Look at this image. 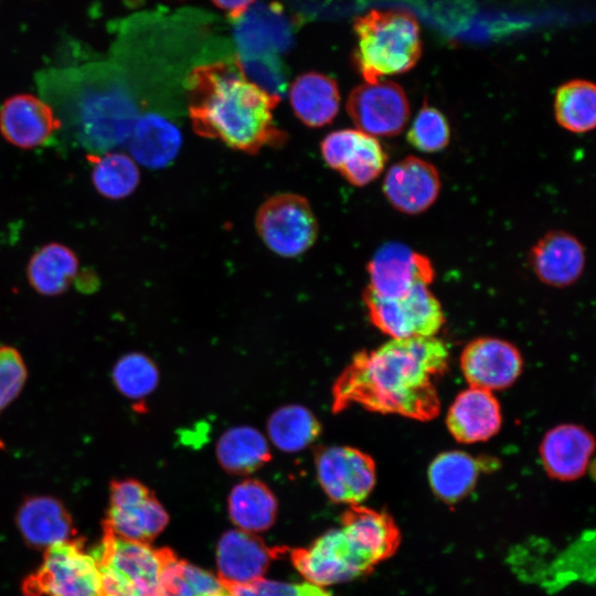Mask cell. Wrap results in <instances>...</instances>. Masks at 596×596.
Returning <instances> with one entry per match:
<instances>
[{"label": "cell", "mask_w": 596, "mask_h": 596, "mask_svg": "<svg viewBox=\"0 0 596 596\" xmlns=\"http://www.w3.org/2000/svg\"><path fill=\"white\" fill-rule=\"evenodd\" d=\"M255 224L265 245L283 257L305 253L318 235V223L309 202L294 193L276 194L265 201Z\"/></svg>", "instance_id": "cell-9"}, {"label": "cell", "mask_w": 596, "mask_h": 596, "mask_svg": "<svg viewBox=\"0 0 596 596\" xmlns=\"http://www.w3.org/2000/svg\"><path fill=\"white\" fill-rule=\"evenodd\" d=\"M490 462L461 450L437 455L428 467V481L435 496L453 504L466 498L475 488L482 467Z\"/></svg>", "instance_id": "cell-25"}, {"label": "cell", "mask_w": 596, "mask_h": 596, "mask_svg": "<svg viewBox=\"0 0 596 596\" xmlns=\"http://www.w3.org/2000/svg\"><path fill=\"white\" fill-rule=\"evenodd\" d=\"M169 515L155 493L136 479L110 482L104 532L149 544L167 526Z\"/></svg>", "instance_id": "cell-8"}, {"label": "cell", "mask_w": 596, "mask_h": 596, "mask_svg": "<svg viewBox=\"0 0 596 596\" xmlns=\"http://www.w3.org/2000/svg\"><path fill=\"white\" fill-rule=\"evenodd\" d=\"M317 478L334 502L360 504L376 482L373 458L350 446L320 447L315 457Z\"/></svg>", "instance_id": "cell-10"}, {"label": "cell", "mask_w": 596, "mask_h": 596, "mask_svg": "<svg viewBox=\"0 0 596 596\" xmlns=\"http://www.w3.org/2000/svg\"><path fill=\"white\" fill-rule=\"evenodd\" d=\"M409 143L424 152L446 148L450 140V127L445 115L432 106H424L407 132Z\"/></svg>", "instance_id": "cell-34"}, {"label": "cell", "mask_w": 596, "mask_h": 596, "mask_svg": "<svg viewBox=\"0 0 596 596\" xmlns=\"http://www.w3.org/2000/svg\"><path fill=\"white\" fill-rule=\"evenodd\" d=\"M371 322L391 339L436 337L445 317L429 286L421 285L396 298L363 295Z\"/></svg>", "instance_id": "cell-7"}, {"label": "cell", "mask_w": 596, "mask_h": 596, "mask_svg": "<svg viewBox=\"0 0 596 596\" xmlns=\"http://www.w3.org/2000/svg\"><path fill=\"white\" fill-rule=\"evenodd\" d=\"M111 381L124 396L140 400L156 390L159 372L149 356L140 352H130L119 358L114 364Z\"/></svg>", "instance_id": "cell-33"}, {"label": "cell", "mask_w": 596, "mask_h": 596, "mask_svg": "<svg viewBox=\"0 0 596 596\" xmlns=\"http://www.w3.org/2000/svg\"><path fill=\"white\" fill-rule=\"evenodd\" d=\"M358 46L354 55L365 83L408 72L422 54L417 20L400 10H372L354 22Z\"/></svg>", "instance_id": "cell-4"}, {"label": "cell", "mask_w": 596, "mask_h": 596, "mask_svg": "<svg viewBox=\"0 0 596 596\" xmlns=\"http://www.w3.org/2000/svg\"><path fill=\"white\" fill-rule=\"evenodd\" d=\"M440 187L437 169L421 158L409 156L387 170L383 192L400 212L419 214L434 204Z\"/></svg>", "instance_id": "cell-17"}, {"label": "cell", "mask_w": 596, "mask_h": 596, "mask_svg": "<svg viewBox=\"0 0 596 596\" xmlns=\"http://www.w3.org/2000/svg\"><path fill=\"white\" fill-rule=\"evenodd\" d=\"M529 260L544 284L566 287L581 277L585 267V249L572 234L552 231L533 245Z\"/></svg>", "instance_id": "cell-20"}, {"label": "cell", "mask_w": 596, "mask_h": 596, "mask_svg": "<svg viewBox=\"0 0 596 596\" xmlns=\"http://www.w3.org/2000/svg\"><path fill=\"white\" fill-rule=\"evenodd\" d=\"M324 162L339 171L350 183L362 187L383 171L387 155L380 141L358 129L328 134L321 142Z\"/></svg>", "instance_id": "cell-13"}, {"label": "cell", "mask_w": 596, "mask_h": 596, "mask_svg": "<svg viewBox=\"0 0 596 596\" xmlns=\"http://www.w3.org/2000/svg\"><path fill=\"white\" fill-rule=\"evenodd\" d=\"M15 520L24 541L38 549L74 539L71 514L53 497L38 496L24 500Z\"/></svg>", "instance_id": "cell-21"}, {"label": "cell", "mask_w": 596, "mask_h": 596, "mask_svg": "<svg viewBox=\"0 0 596 596\" xmlns=\"http://www.w3.org/2000/svg\"><path fill=\"white\" fill-rule=\"evenodd\" d=\"M233 20H238L254 0H212Z\"/></svg>", "instance_id": "cell-38"}, {"label": "cell", "mask_w": 596, "mask_h": 596, "mask_svg": "<svg viewBox=\"0 0 596 596\" xmlns=\"http://www.w3.org/2000/svg\"><path fill=\"white\" fill-rule=\"evenodd\" d=\"M92 555L100 576L102 596H159L162 571L174 553L104 532Z\"/></svg>", "instance_id": "cell-5"}, {"label": "cell", "mask_w": 596, "mask_h": 596, "mask_svg": "<svg viewBox=\"0 0 596 596\" xmlns=\"http://www.w3.org/2000/svg\"><path fill=\"white\" fill-rule=\"evenodd\" d=\"M228 586L214 574L175 554L167 562L160 581L159 596H227Z\"/></svg>", "instance_id": "cell-31"}, {"label": "cell", "mask_w": 596, "mask_h": 596, "mask_svg": "<svg viewBox=\"0 0 596 596\" xmlns=\"http://www.w3.org/2000/svg\"><path fill=\"white\" fill-rule=\"evenodd\" d=\"M227 596H334L326 587L305 582H279L260 578L255 582L228 586Z\"/></svg>", "instance_id": "cell-36"}, {"label": "cell", "mask_w": 596, "mask_h": 596, "mask_svg": "<svg viewBox=\"0 0 596 596\" xmlns=\"http://www.w3.org/2000/svg\"><path fill=\"white\" fill-rule=\"evenodd\" d=\"M281 551L272 549L252 532H225L216 546L217 577L227 586L245 585L264 577Z\"/></svg>", "instance_id": "cell-15"}, {"label": "cell", "mask_w": 596, "mask_h": 596, "mask_svg": "<svg viewBox=\"0 0 596 596\" xmlns=\"http://www.w3.org/2000/svg\"><path fill=\"white\" fill-rule=\"evenodd\" d=\"M449 351L437 337L391 339L354 355L332 387V411L352 404L368 411L430 421L440 412L436 381Z\"/></svg>", "instance_id": "cell-1"}, {"label": "cell", "mask_w": 596, "mask_h": 596, "mask_svg": "<svg viewBox=\"0 0 596 596\" xmlns=\"http://www.w3.org/2000/svg\"><path fill=\"white\" fill-rule=\"evenodd\" d=\"M28 369L21 353L13 347L0 345V409L21 393Z\"/></svg>", "instance_id": "cell-37"}, {"label": "cell", "mask_w": 596, "mask_h": 596, "mask_svg": "<svg viewBox=\"0 0 596 596\" xmlns=\"http://www.w3.org/2000/svg\"><path fill=\"white\" fill-rule=\"evenodd\" d=\"M560 126L576 134L587 132L596 123V89L592 82L573 79L558 87L554 99Z\"/></svg>", "instance_id": "cell-29"}, {"label": "cell", "mask_w": 596, "mask_h": 596, "mask_svg": "<svg viewBox=\"0 0 596 596\" xmlns=\"http://www.w3.org/2000/svg\"><path fill=\"white\" fill-rule=\"evenodd\" d=\"M267 429L276 447L295 453L309 446L319 436L321 425L308 408L286 405L270 415Z\"/></svg>", "instance_id": "cell-30"}, {"label": "cell", "mask_w": 596, "mask_h": 596, "mask_svg": "<svg viewBox=\"0 0 596 596\" xmlns=\"http://www.w3.org/2000/svg\"><path fill=\"white\" fill-rule=\"evenodd\" d=\"M594 447V437L587 429L574 424H563L544 435L540 445V457L551 478L572 481L585 475Z\"/></svg>", "instance_id": "cell-18"}, {"label": "cell", "mask_w": 596, "mask_h": 596, "mask_svg": "<svg viewBox=\"0 0 596 596\" xmlns=\"http://www.w3.org/2000/svg\"><path fill=\"white\" fill-rule=\"evenodd\" d=\"M25 596H102L100 576L83 539L47 547L40 568L22 585Z\"/></svg>", "instance_id": "cell-6"}, {"label": "cell", "mask_w": 596, "mask_h": 596, "mask_svg": "<svg viewBox=\"0 0 596 596\" xmlns=\"http://www.w3.org/2000/svg\"><path fill=\"white\" fill-rule=\"evenodd\" d=\"M502 423L501 408L492 392L469 386L450 405L446 425L462 444L485 441L494 436Z\"/></svg>", "instance_id": "cell-19"}, {"label": "cell", "mask_w": 596, "mask_h": 596, "mask_svg": "<svg viewBox=\"0 0 596 596\" xmlns=\"http://www.w3.org/2000/svg\"><path fill=\"white\" fill-rule=\"evenodd\" d=\"M227 504L230 518L237 529L252 533L270 528L277 514L274 493L256 479H246L234 486Z\"/></svg>", "instance_id": "cell-27"}, {"label": "cell", "mask_w": 596, "mask_h": 596, "mask_svg": "<svg viewBox=\"0 0 596 596\" xmlns=\"http://www.w3.org/2000/svg\"><path fill=\"white\" fill-rule=\"evenodd\" d=\"M522 368L519 350L512 343L497 338L475 339L464 348L460 355V369L469 386L490 392L513 384Z\"/></svg>", "instance_id": "cell-14"}, {"label": "cell", "mask_w": 596, "mask_h": 596, "mask_svg": "<svg viewBox=\"0 0 596 596\" xmlns=\"http://www.w3.org/2000/svg\"><path fill=\"white\" fill-rule=\"evenodd\" d=\"M244 75L270 96L280 99L286 79L278 55H256L235 58Z\"/></svg>", "instance_id": "cell-35"}, {"label": "cell", "mask_w": 596, "mask_h": 596, "mask_svg": "<svg viewBox=\"0 0 596 596\" xmlns=\"http://www.w3.org/2000/svg\"><path fill=\"white\" fill-rule=\"evenodd\" d=\"M370 284L365 290L381 298L406 295L435 277L430 260L402 243L382 245L368 263Z\"/></svg>", "instance_id": "cell-12"}, {"label": "cell", "mask_w": 596, "mask_h": 596, "mask_svg": "<svg viewBox=\"0 0 596 596\" xmlns=\"http://www.w3.org/2000/svg\"><path fill=\"white\" fill-rule=\"evenodd\" d=\"M235 41L238 57L278 55L289 46L291 30L278 6H259L236 25Z\"/></svg>", "instance_id": "cell-22"}, {"label": "cell", "mask_w": 596, "mask_h": 596, "mask_svg": "<svg viewBox=\"0 0 596 596\" xmlns=\"http://www.w3.org/2000/svg\"><path fill=\"white\" fill-rule=\"evenodd\" d=\"M400 544V529L387 512L355 504L343 512L339 528L292 551L290 558L306 581L327 587L369 574Z\"/></svg>", "instance_id": "cell-3"}, {"label": "cell", "mask_w": 596, "mask_h": 596, "mask_svg": "<svg viewBox=\"0 0 596 596\" xmlns=\"http://www.w3.org/2000/svg\"><path fill=\"white\" fill-rule=\"evenodd\" d=\"M61 128L52 107L31 94L12 95L0 108V132L12 146L33 149Z\"/></svg>", "instance_id": "cell-16"}, {"label": "cell", "mask_w": 596, "mask_h": 596, "mask_svg": "<svg viewBox=\"0 0 596 596\" xmlns=\"http://www.w3.org/2000/svg\"><path fill=\"white\" fill-rule=\"evenodd\" d=\"M92 181L104 198L120 200L129 196L138 187L140 172L136 161L123 152H108L91 157Z\"/></svg>", "instance_id": "cell-32"}, {"label": "cell", "mask_w": 596, "mask_h": 596, "mask_svg": "<svg viewBox=\"0 0 596 596\" xmlns=\"http://www.w3.org/2000/svg\"><path fill=\"white\" fill-rule=\"evenodd\" d=\"M216 457L227 472L245 475L270 460L265 437L255 428L238 426L227 429L216 444Z\"/></svg>", "instance_id": "cell-28"}, {"label": "cell", "mask_w": 596, "mask_h": 596, "mask_svg": "<svg viewBox=\"0 0 596 596\" xmlns=\"http://www.w3.org/2000/svg\"><path fill=\"white\" fill-rule=\"evenodd\" d=\"M78 268L76 253L62 243L52 242L41 246L30 257L26 278L40 295L58 296L75 281Z\"/></svg>", "instance_id": "cell-24"}, {"label": "cell", "mask_w": 596, "mask_h": 596, "mask_svg": "<svg viewBox=\"0 0 596 596\" xmlns=\"http://www.w3.org/2000/svg\"><path fill=\"white\" fill-rule=\"evenodd\" d=\"M187 84L191 124L201 137L248 153L286 140L273 117L279 99L252 83L236 60L199 65Z\"/></svg>", "instance_id": "cell-2"}, {"label": "cell", "mask_w": 596, "mask_h": 596, "mask_svg": "<svg viewBox=\"0 0 596 596\" xmlns=\"http://www.w3.org/2000/svg\"><path fill=\"white\" fill-rule=\"evenodd\" d=\"M181 140L180 130L170 120L148 114L138 119L132 130L130 157L148 168H163L177 157Z\"/></svg>", "instance_id": "cell-26"}, {"label": "cell", "mask_w": 596, "mask_h": 596, "mask_svg": "<svg viewBox=\"0 0 596 596\" xmlns=\"http://www.w3.org/2000/svg\"><path fill=\"white\" fill-rule=\"evenodd\" d=\"M289 100L297 118L308 127L330 124L340 106L339 88L331 77L310 72L298 76L290 86Z\"/></svg>", "instance_id": "cell-23"}, {"label": "cell", "mask_w": 596, "mask_h": 596, "mask_svg": "<svg viewBox=\"0 0 596 596\" xmlns=\"http://www.w3.org/2000/svg\"><path fill=\"white\" fill-rule=\"evenodd\" d=\"M347 110L358 130L372 137L396 136L409 118L405 92L390 81L364 83L353 88Z\"/></svg>", "instance_id": "cell-11"}]
</instances>
